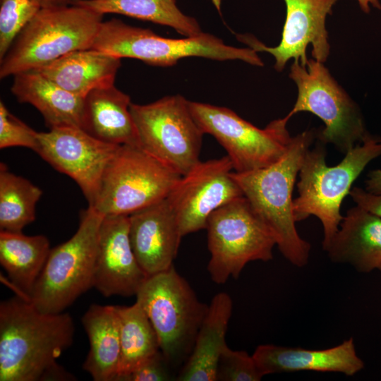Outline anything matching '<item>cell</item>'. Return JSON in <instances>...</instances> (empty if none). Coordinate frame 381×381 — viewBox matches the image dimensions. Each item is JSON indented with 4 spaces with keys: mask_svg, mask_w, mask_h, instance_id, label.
I'll return each instance as SVG.
<instances>
[{
    "mask_svg": "<svg viewBox=\"0 0 381 381\" xmlns=\"http://www.w3.org/2000/svg\"><path fill=\"white\" fill-rule=\"evenodd\" d=\"M81 322L90 343L83 368L95 381H114L120 357V320L116 306L92 304Z\"/></svg>",
    "mask_w": 381,
    "mask_h": 381,
    "instance_id": "cell-24",
    "label": "cell"
},
{
    "mask_svg": "<svg viewBox=\"0 0 381 381\" xmlns=\"http://www.w3.org/2000/svg\"><path fill=\"white\" fill-rule=\"evenodd\" d=\"M131 104L114 84L94 89L84 97L80 128L109 144L139 146Z\"/></svg>",
    "mask_w": 381,
    "mask_h": 381,
    "instance_id": "cell-20",
    "label": "cell"
},
{
    "mask_svg": "<svg viewBox=\"0 0 381 381\" xmlns=\"http://www.w3.org/2000/svg\"><path fill=\"white\" fill-rule=\"evenodd\" d=\"M181 177L138 145H119L94 203L104 215H130L166 198Z\"/></svg>",
    "mask_w": 381,
    "mask_h": 381,
    "instance_id": "cell-10",
    "label": "cell"
},
{
    "mask_svg": "<svg viewBox=\"0 0 381 381\" xmlns=\"http://www.w3.org/2000/svg\"><path fill=\"white\" fill-rule=\"evenodd\" d=\"M128 216L131 244L147 277L172 267L183 236L167 198Z\"/></svg>",
    "mask_w": 381,
    "mask_h": 381,
    "instance_id": "cell-17",
    "label": "cell"
},
{
    "mask_svg": "<svg viewBox=\"0 0 381 381\" xmlns=\"http://www.w3.org/2000/svg\"><path fill=\"white\" fill-rule=\"evenodd\" d=\"M37 133L13 115L0 101V148L24 147L35 151Z\"/></svg>",
    "mask_w": 381,
    "mask_h": 381,
    "instance_id": "cell-31",
    "label": "cell"
},
{
    "mask_svg": "<svg viewBox=\"0 0 381 381\" xmlns=\"http://www.w3.org/2000/svg\"><path fill=\"white\" fill-rule=\"evenodd\" d=\"M103 16L75 4L41 8L0 60V78L37 69L74 51L92 49Z\"/></svg>",
    "mask_w": 381,
    "mask_h": 381,
    "instance_id": "cell-4",
    "label": "cell"
},
{
    "mask_svg": "<svg viewBox=\"0 0 381 381\" xmlns=\"http://www.w3.org/2000/svg\"><path fill=\"white\" fill-rule=\"evenodd\" d=\"M44 235L0 231V263L18 296L28 299L50 252Z\"/></svg>",
    "mask_w": 381,
    "mask_h": 381,
    "instance_id": "cell-25",
    "label": "cell"
},
{
    "mask_svg": "<svg viewBox=\"0 0 381 381\" xmlns=\"http://www.w3.org/2000/svg\"><path fill=\"white\" fill-rule=\"evenodd\" d=\"M289 75L298 90L294 106L286 116L289 119L301 111L315 114L325 124L316 133L319 141L332 144L344 155L363 142L369 133L361 111L324 63L308 59L305 66L294 60Z\"/></svg>",
    "mask_w": 381,
    "mask_h": 381,
    "instance_id": "cell-9",
    "label": "cell"
},
{
    "mask_svg": "<svg viewBox=\"0 0 381 381\" xmlns=\"http://www.w3.org/2000/svg\"><path fill=\"white\" fill-rule=\"evenodd\" d=\"M11 92L18 102L35 107L49 129L80 128L84 97L75 95L36 70L13 75Z\"/></svg>",
    "mask_w": 381,
    "mask_h": 381,
    "instance_id": "cell-23",
    "label": "cell"
},
{
    "mask_svg": "<svg viewBox=\"0 0 381 381\" xmlns=\"http://www.w3.org/2000/svg\"><path fill=\"white\" fill-rule=\"evenodd\" d=\"M365 184L367 191L375 194H381V169L370 171Z\"/></svg>",
    "mask_w": 381,
    "mask_h": 381,
    "instance_id": "cell-34",
    "label": "cell"
},
{
    "mask_svg": "<svg viewBox=\"0 0 381 381\" xmlns=\"http://www.w3.org/2000/svg\"><path fill=\"white\" fill-rule=\"evenodd\" d=\"M253 356L264 376L301 371L339 373L353 376L364 368L352 337L325 349L261 344Z\"/></svg>",
    "mask_w": 381,
    "mask_h": 381,
    "instance_id": "cell-18",
    "label": "cell"
},
{
    "mask_svg": "<svg viewBox=\"0 0 381 381\" xmlns=\"http://www.w3.org/2000/svg\"><path fill=\"white\" fill-rule=\"evenodd\" d=\"M286 18L282 40L276 47H267L250 34L236 35L237 39L257 52L270 53L274 59V69L281 72L291 59L306 66V49L312 45V56L325 63L329 55L330 46L325 21L332 14V8L339 0H284Z\"/></svg>",
    "mask_w": 381,
    "mask_h": 381,
    "instance_id": "cell-15",
    "label": "cell"
},
{
    "mask_svg": "<svg viewBox=\"0 0 381 381\" xmlns=\"http://www.w3.org/2000/svg\"><path fill=\"white\" fill-rule=\"evenodd\" d=\"M325 250L332 262L359 272H381V218L358 205L350 208Z\"/></svg>",
    "mask_w": 381,
    "mask_h": 381,
    "instance_id": "cell-19",
    "label": "cell"
},
{
    "mask_svg": "<svg viewBox=\"0 0 381 381\" xmlns=\"http://www.w3.org/2000/svg\"><path fill=\"white\" fill-rule=\"evenodd\" d=\"M229 157L201 162L180 179L167 197L181 236L205 229L213 212L243 195L231 176Z\"/></svg>",
    "mask_w": 381,
    "mask_h": 381,
    "instance_id": "cell-13",
    "label": "cell"
},
{
    "mask_svg": "<svg viewBox=\"0 0 381 381\" xmlns=\"http://www.w3.org/2000/svg\"><path fill=\"white\" fill-rule=\"evenodd\" d=\"M72 4L102 15L120 14L168 26L183 37L202 32L197 20L184 14L176 0H74Z\"/></svg>",
    "mask_w": 381,
    "mask_h": 381,
    "instance_id": "cell-26",
    "label": "cell"
},
{
    "mask_svg": "<svg viewBox=\"0 0 381 381\" xmlns=\"http://www.w3.org/2000/svg\"><path fill=\"white\" fill-rule=\"evenodd\" d=\"M167 361L159 351L133 371L121 378L120 381H167L171 380Z\"/></svg>",
    "mask_w": 381,
    "mask_h": 381,
    "instance_id": "cell-32",
    "label": "cell"
},
{
    "mask_svg": "<svg viewBox=\"0 0 381 381\" xmlns=\"http://www.w3.org/2000/svg\"><path fill=\"white\" fill-rule=\"evenodd\" d=\"M121 59L94 49L70 52L36 71L64 90L85 97L94 89L114 84Z\"/></svg>",
    "mask_w": 381,
    "mask_h": 381,
    "instance_id": "cell-22",
    "label": "cell"
},
{
    "mask_svg": "<svg viewBox=\"0 0 381 381\" xmlns=\"http://www.w3.org/2000/svg\"><path fill=\"white\" fill-rule=\"evenodd\" d=\"M42 190L0 163V231L20 232L35 219Z\"/></svg>",
    "mask_w": 381,
    "mask_h": 381,
    "instance_id": "cell-28",
    "label": "cell"
},
{
    "mask_svg": "<svg viewBox=\"0 0 381 381\" xmlns=\"http://www.w3.org/2000/svg\"><path fill=\"white\" fill-rule=\"evenodd\" d=\"M190 111L202 132L224 148L235 172L267 167L279 160L292 138L286 116L259 128L224 107L189 101Z\"/></svg>",
    "mask_w": 381,
    "mask_h": 381,
    "instance_id": "cell-12",
    "label": "cell"
},
{
    "mask_svg": "<svg viewBox=\"0 0 381 381\" xmlns=\"http://www.w3.org/2000/svg\"><path fill=\"white\" fill-rule=\"evenodd\" d=\"M232 300L226 292L215 294L198 329L186 362L176 377L179 381H215L219 360L226 343L232 313Z\"/></svg>",
    "mask_w": 381,
    "mask_h": 381,
    "instance_id": "cell-21",
    "label": "cell"
},
{
    "mask_svg": "<svg viewBox=\"0 0 381 381\" xmlns=\"http://www.w3.org/2000/svg\"><path fill=\"white\" fill-rule=\"evenodd\" d=\"M66 313H48L18 296L0 303V381H71L57 363L73 340Z\"/></svg>",
    "mask_w": 381,
    "mask_h": 381,
    "instance_id": "cell-1",
    "label": "cell"
},
{
    "mask_svg": "<svg viewBox=\"0 0 381 381\" xmlns=\"http://www.w3.org/2000/svg\"><path fill=\"white\" fill-rule=\"evenodd\" d=\"M92 49L120 59H135L161 67L174 66L179 60L191 56L217 61L239 60L252 66H264L254 49L228 45L210 33L202 32L195 36L172 39L116 18L102 21Z\"/></svg>",
    "mask_w": 381,
    "mask_h": 381,
    "instance_id": "cell-5",
    "label": "cell"
},
{
    "mask_svg": "<svg viewBox=\"0 0 381 381\" xmlns=\"http://www.w3.org/2000/svg\"><path fill=\"white\" fill-rule=\"evenodd\" d=\"M361 9L365 13L370 12V4L374 8L381 9V4L379 0H357Z\"/></svg>",
    "mask_w": 381,
    "mask_h": 381,
    "instance_id": "cell-36",
    "label": "cell"
},
{
    "mask_svg": "<svg viewBox=\"0 0 381 381\" xmlns=\"http://www.w3.org/2000/svg\"><path fill=\"white\" fill-rule=\"evenodd\" d=\"M264 375L253 356L242 350L224 348L217 366V380L260 381Z\"/></svg>",
    "mask_w": 381,
    "mask_h": 381,
    "instance_id": "cell-30",
    "label": "cell"
},
{
    "mask_svg": "<svg viewBox=\"0 0 381 381\" xmlns=\"http://www.w3.org/2000/svg\"><path fill=\"white\" fill-rule=\"evenodd\" d=\"M104 214L88 207L67 241L51 248L27 301L39 310L59 313L93 287L98 236Z\"/></svg>",
    "mask_w": 381,
    "mask_h": 381,
    "instance_id": "cell-6",
    "label": "cell"
},
{
    "mask_svg": "<svg viewBox=\"0 0 381 381\" xmlns=\"http://www.w3.org/2000/svg\"><path fill=\"white\" fill-rule=\"evenodd\" d=\"M349 195L356 205L381 218V194H375L359 187H353Z\"/></svg>",
    "mask_w": 381,
    "mask_h": 381,
    "instance_id": "cell-33",
    "label": "cell"
},
{
    "mask_svg": "<svg viewBox=\"0 0 381 381\" xmlns=\"http://www.w3.org/2000/svg\"><path fill=\"white\" fill-rule=\"evenodd\" d=\"M139 146L181 176L200 162L205 134L195 120L189 100L180 95L147 104L131 103Z\"/></svg>",
    "mask_w": 381,
    "mask_h": 381,
    "instance_id": "cell-11",
    "label": "cell"
},
{
    "mask_svg": "<svg viewBox=\"0 0 381 381\" xmlns=\"http://www.w3.org/2000/svg\"><path fill=\"white\" fill-rule=\"evenodd\" d=\"M35 152L78 185L92 205L105 169L119 145L102 142L78 127L38 132Z\"/></svg>",
    "mask_w": 381,
    "mask_h": 381,
    "instance_id": "cell-14",
    "label": "cell"
},
{
    "mask_svg": "<svg viewBox=\"0 0 381 381\" xmlns=\"http://www.w3.org/2000/svg\"><path fill=\"white\" fill-rule=\"evenodd\" d=\"M337 165L326 164L324 144L308 150L300 169L298 195L293 200L295 221L316 217L323 228L325 250L337 232L343 217L341 205L353 182L370 161L381 155V138L368 133L361 145L348 151Z\"/></svg>",
    "mask_w": 381,
    "mask_h": 381,
    "instance_id": "cell-3",
    "label": "cell"
},
{
    "mask_svg": "<svg viewBox=\"0 0 381 381\" xmlns=\"http://www.w3.org/2000/svg\"><path fill=\"white\" fill-rule=\"evenodd\" d=\"M315 136L314 130L305 131L292 138L286 152L271 165L248 172H231L243 195L273 234L280 253L298 267L308 264L311 246L297 231L293 190L303 159Z\"/></svg>",
    "mask_w": 381,
    "mask_h": 381,
    "instance_id": "cell-2",
    "label": "cell"
},
{
    "mask_svg": "<svg viewBox=\"0 0 381 381\" xmlns=\"http://www.w3.org/2000/svg\"><path fill=\"white\" fill-rule=\"evenodd\" d=\"M135 296L157 334L167 363L188 359L208 305L198 299L174 265L148 277Z\"/></svg>",
    "mask_w": 381,
    "mask_h": 381,
    "instance_id": "cell-7",
    "label": "cell"
},
{
    "mask_svg": "<svg viewBox=\"0 0 381 381\" xmlns=\"http://www.w3.org/2000/svg\"><path fill=\"white\" fill-rule=\"evenodd\" d=\"M207 271L222 284L239 277L250 262L273 258L276 239L244 195L220 207L207 219Z\"/></svg>",
    "mask_w": 381,
    "mask_h": 381,
    "instance_id": "cell-8",
    "label": "cell"
},
{
    "mask_svg": "<svg viewBox=\"0 0 381 381\" xmlns=\"http://www.w3.org/2000/svg\"><path fill=\"white\" fill-rule=\"evenodd\" d=\"M41 7L33 0H1L0 6V60Z\"/></svg>",
    "mask_w": 381,
    "mask_h": 381,
    "instance_id": "cell-29",
    "label": "cell"
},
{
    "mask_svg": "<svg viewBox=\"0 0 381 381\" xmlns=\"http://www.w3.org/2000/svg\"><path fill=\"white\" fill-rule=\"evenodd\" d=\"M209 1H210L213 4V5L219 11H220L222 0H209Z\"/></svg>",
    "mask_w": 381,
    "mask_h": 381,
    "instance_id": "cell-37",
    "label": "cell"
},
{
    "mask_svg": "<svg viewBox=\"0 0 381 381\" xmlns=\"http://www.w3.org/2000/svg\"><path fill=\"white\" fill-rule=\"evenodd\" d=\"M147 275L129 238L128 215H104L99 231L93 287L104 296H135Z\"/></svg>",
    "mask_w": 381,
    "mask_h": 381,
    "instance_id": "cell-16",
    "label": "cell"
},
{
    "mask_svg": "<svg viewBox=\"0 0 381 381\" xmlns=\"http://www.w3.org/2000/svg\"><path fill=\"white\" fill-rule=\"evenodd\" d=\"M116 308L120 320V357L114 381H120L160 348L157 334L138 302Z\"/></svg>",
    "mask_w": 381,
    "mask_h": 381,
    "instance_id": "cell-27",
    "label": "cell"
},
{
    "mask_svg": "<svg viewBox=\"0 0 381 381\" xmlns=\"http://www.w3.org/2000/svg\"><path fill=\"white\" fill-rule=\"evenodd\" d=\"M41 8L59 7L71 5L74 0H33Z\"/></svg>",
    "mask_w": 381,
    "mask_h": 381,
    "instance_id": "cell-35",
    "label": "cell"
}]
</instances>
